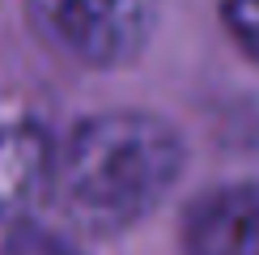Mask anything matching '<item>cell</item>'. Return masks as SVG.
Returning a JSON list of instances; mask_svg holds the SVG:
<instances>
[{"label":"cell","mask_w":259,"mask_h":255,"mask_svg":"<svg viewBox=\"0 0 259 255\" xmlns=\"http://www.w3.org/2000/svg\"><path fill=\"white\" fill-rule=\"evenodd\" d=\"M38 34L90 68H119L145 47L153 0H26Z\"/></svg>","instance_id":"cell-2"},{"label":"cell","mask_w":259,"mask_h":255,"mask_svg":"<svg viewBox=\"0 0 259 255\" xmlns=\"http://www.w3.org/2000/svg\"><path fill=\"white\" fill-rule=\"evenodd\" d=\"M183 145L175 128L140 111H106L72 128L51 166V196L81 230L115 234L175 187Z\"/></svg>","instance_id":"cell-1"},{"label":"cell","mask_w":259,"mask_h":255,"mask_svg":"<svg viewBox=\"0 0 259 255\" xmlns=\"http://www.w3.org/2000/svg\"><path fill=\"white\" fill-rule=\"evenodd\" d=\"M0 255H81L72 242L56 238V234H42V230H17L0 242Z\"/></svg>","instance_id":"cell-6"},{"label":"cell","mask_w":259,"mask_h":255,"mask_svg":"<svg viewBox=\"0 0 259 255\" xmlns=\"http://www.w3.org/2000/svg\"><path fill=\"white\" fill-rule=\"evenodd\" d=\"M221 17L238 47L259 64V0H221Z\"/></svg>","instance_id":"cell-5"},{"label":"cell","mask_w":259,"mask_h":255,"mask_svg":"<svg viewBox=\"0 0 259 255\" xmlns=\"http://www.w3.org/2000/svg\"><path fill=\"white\" fill-rule=\"evenodd\" d=\"M187 255H259V187H221L187 212Z\"/></svg>","instance_id":"cell-3"},{"label":"cell","mask_w":259,"mask_h":255,"mask_svg":"<svg viewBox=\"0 0 259 255\" xmlns=\"http://www.w3.org/2000/svg\"><path fill=\"white\" fill-rule=\"evenodd\" d=\"M56 153L47 132L17 106H0V217L26 208L38 191H51Z\"/></svg>","instance_id":"cell-4"}]
</instances>
